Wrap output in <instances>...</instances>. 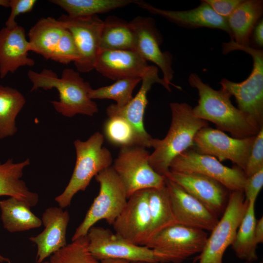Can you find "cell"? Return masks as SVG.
I'll return each instance as SVG.
<instances>
[{
  "label": "cell",
  "instance_id": "5b68a950",
  "mask_svg": "<svg viewBox=\"0 0 263 263\" xmlns=\"http://www.w3.org/2000/svg\"><path fill=\"white\" fill-rule=\"evenodd\" d=\"M94 177L99 184L98 194L76 228L72 241L87 235L90 228L100 220H105L113 225L127 203L126 189L112 166L104 169Z\"/></svg>",
  "mask_w": 263,
  "mask_h": 263
},
{
  "label": "cell",
  "instance_id": "f1b7e54d",
  "mask_svg": "<svg viewBox=\"0 0 263 263\" xmlns=\"http://www.w3.org/2000/svg\"><path fill=\"white\" fill-rule=\"evenodd\" d=\"M255 202H248L245 214L237 231L231 244L236 256L245 262L253 263L258 259L257 245L255 237L256 219L255 213Z\"/></svg>",
  "mask_w": 263,
  "mask_h": 263
},
{
  "label": "cell",
  "instance_id": "5bb4252c",
  "mask_svg": "<svg viewBox=\"0 0 263 263\" xmlns=\"http://www.w3.org/2000/svg\"><path fill=\"white\" fill-rule=\"evenodd\" d=\"M58 19L71 33L77 47L79 58L74 63L77 71L88 73L94 69L103 21L97 15L71 17L63 14Z\"/></svg>",
  "mask_w": 263,
  "mask_h": 263
},
{
  "label": "cell",
  "instance_id": "9c48e42d",
  "mask_svg": "<svg viewBox=\"0 0 263 263\" xmlns=\"http://www.w3.org/2000/svg\"><path fill=\"white\" fill-rule=\"evenodd\" d=\"M230 192L222 217L211 231L203 250L197 257L199 263H223L225 252L235 239L248 202L245 200L243 191Z\"/></svg>",
  "mask_w": 263,
  "mask_h": 263
},
{
  "label": "cell",
  "instance_id": "9a60e30c",
  "mask_svg": "<svg viewBox=\"0 0 263 263\" xmlns=\"http://www.w3.org/2000/svg\"><path fill=\"white\" fill-rule=\"evenodd\" d=\"M150 217L148 189L132 194L113 224L115 233L130 242L145 245L148 237Z\"/></svg>",
  "mask_w": 263,
  "mask_h": 263
},
{
  "label": "cell",
  "instance_id": "7c38bea8",
  "mask_svg": "<svg viewBox=\"0 0 263 263\" xmlns=\"http://www.w3.org/2000/svg\"><path fill=\"white\" fill-rule=\"evenodd\" d=\"M255 136L235 138L207 126L196 133L193 148L200 153L215 157L220 162L230 160L244 170Z\"/></svg>",
  "mask_w": 263,
  "mask_h": 263
},
{
  "label": "cell",
  "instance_id": "836d02e7",
  "mask_svg": "<svg viewBox=\"0 0 263 263\" xmlns=\"http://www.w3.org/2000/svg\"><path fill=\"white\" fill-rule=\"evenodd\" d=\"M107 139L121 147L138 145L136 135L132 125L120 116L109 117L104 127Z\"/></svg>",
  "mask_w": 263,
  "mask_h": 263
},
{
  "label": "cell",
  "instance_id": "d590c367",
  "mask_svg": "<svg viewBox=\"0 0 263 263\" xmlns=\"http://www.w3.org/2000/svg\"><path fill=\"white\" fill-rule=\"evenodd\" d=\"M262 169H263V128L255 136L244 171L246 177H248Z\"/></svg>",
  "mask_w": 263,
  "mask_h": 263
},
{
  "label": "cell",
  "instance_id": "30bf717a",
  "mask_svg": "<svg viewBox=\"0 0 263 263\" xmlns=\"http://www.w3.org/2000/svg\"><path fill=\"white\" fill-rule=\"evenodd\" d=\"M87 236L88 250L98 261L112 259L130 263H161L152 249L135 244L109 229L94 225L90 228Z\"/></svg>",
  "mask_w": 263,
  "mask_h": 263
},
{
  "label": "cell",
  "instance_id": "f546056e",
  "mask_svg": "<svg viewBox=\"0 0 263 263\" xmlns=\"http://www.w3.org/2000/svg\"><path fill=\"white\" fill-rule=\"evenodd\" d=\"M25 102L24 96L18 90L0 85V139L17 132L16 118Z\"/></svg>",
  "mask_w": 263,
  "mask_h": 263
},
{
  "label": "cell",
  "instance_id": "f6af8a7d",
  "mask_svg": "<svg viewBox=\"0 0 263 263\" xmlns=\"http://www.w3.org/2000/svg\"><path fill=\"white\" fill-rule=\"evenodd\" d=\"M144 263V262H131V263Z\"/></svg>",
  "mask_w": 263,
  "mask_h": 263
},
{
  "label": "cell",
  "instance_id": "4316f807",
  "mask_svg": "<svg viewBox=\"0 0 263 263\" xmlns=\"http://www.w3.org/2000/svg\"><path fill=\"white\" fill-rule=\"evenodd\" d=\"M135 33L131 22L114 16L108 17L103 21L100 51L135 50Z\"/></svg>",
  "mask_w": 263,
  "mask_h": 263
},
{
  "label": "cell",
  "instance_id": "277c9868",
  "mask_svg": "<svg viewBox=\"0 0 263 263\" xmlns=\"http://www.w3.org/2000/svg\"><path fill=\"white\" fill-rule=\"evenodd\" d=\"M104 141V135L98 132L86 141H75L76 161L73 174L63 192L55 198L60 207L69 206L74 195L84 191L94 177L112 166V155L107 148L102 147Z\"/></svg>",
  "mask_w": 263,
  "mask_h": 263
},
{
  "label": "cell",
  "instance_id": "ab89813d",
  "mask_svg": "<svg viewBox=\"0 0 263 263\" xmlns=\"http://www.w3.org/2000/svg\"><path fill=\"white\" fill-rule=\"evenodd\" d=\"M253 40L259 47L263 46V20H260L253 31Z\"/></svg>",
  "mask_w": 263,
  "mask_h": 263
},
{
  "label": "cell",
  "instance_id": "52a82bcc",
  "mask_svg": "<svg viewBox=\"0 0 263 263\" xmlns=\"http://www.w3.org/2000/svg\"><path fill=\"white\" fill-rule=\"evenodd\" d=\"M207 237L205 230L176 224L160 231L144 246L155 252L161 263H181L200 253Z\"/></svg>",
  "mask_w": 263,
  "mask_h": 263
},
{
  "label": "cell",
  "instance_id": "ee69618b",
  "mask_svg": "<svg viewBox=\"0 0 263 263\" xmlns=\"http://www.w3.org/2000/svg\"><path fill=\"white\" fill-rule=\"evenodd\" d=\"M11 263V261L9 259L0 255V263Z\"/></svg>",
  "mask_w": 263,
  "mask_h": 263
},
{
  "label": "cell",
  "instance_id": "2e32d148",
  "mask_svg": "<svg viewBox=\"0 0 263 263\" xmlns=\"http://www.w3.org/2000/svg\"><path fill=\"white\" fill-rule=\"evenodd\" d=\"M165 177L179 185L218 217L223 213L229 190L220 183L202 174L170 170Z\"/></svg>",
  "mask_w": 263,
  "mask_h": 263
},
{
  "label": "cell",
  "instance_id": "6da1fadb",
  "mask_svg": "<svg viewBox=\"0 0 263 263\" xmlns=\"http://www.w3.org/2000/svg\"><path fill=\"white\" fill-rule=\"evenodd\" d=\"M188 82L198 91V104L192 110L199 118L212 122L217 129L238 139L255 136L263 128L249 114L232 104L231 95L225 89H213L195 73L190 74Z\"/></svg>",
  "mask_w": 263,
  "mask_h": 263
},
{
  "label": "cell",
  "instance_id": "3957f363",
  "mask_svg": "<svg viewBox=\"0 0 263 263\" xmlns=\"http://www.w3.org/2000/svg\"><path fill=\"white\" fill-rule=\"evenodd\" d=\"M169 106L171 113L169 129L163 139L156 138L153 151L149 158L152 168L164 176L169 171L171 161L193 147L197 132L208 126L207 121L195 115L192 108L188 103L172 102Z\"/></svg>",
  "mask_w": 263,
  "mask_h": 263
},
{
  "label": "cell",
  "instance_id": "b9f144b4",
  "mask_svg": "<svg viewBox=\"0 0 263 263\" xmlns=\"http://www.w3.org/2000/svg\"><path fill=\"white\" fill-rule=\"evenodd\" d=\"M99 263H130L129 262L120 259H105L101 260Z\"/></svg>",
  "mask_w": 263,
  "mask_h": 263
},
{
  "label": "cell",
  "instance_id": "ffe728a7",
  "mask_svg": "<svg viewBox=\"0 0 263 263\" xmlns=\"http://www.w3.org/2000/svg\"><path fill=\"white\" fill-rule=\"evenodd\" d=\"M149 66L135 50H102L98 54L94 69L105 77L116 81L141 78Z\"/></svg>",
  "mask_w": 263,
  "mask_h": 263
},
{
  "label": "cell",
  "instance_id": "8d00e7d4",
  "mask_svg": "<svg viewBox=\"0 0 263 263\" xmlns=\"http://www.w3.org/2000/svg\"><path fill=\"white\" fill-rule=\"evenodd\" d=\"M37 2L36 0H9V7L11 8V12L5 22V27L12 29L18 26L15 20L16 17L21 14L31 12Z\"/></svg>",
  "mask_w": 263,
  "mask_h": 263
},
{
  "label": "cell",
  "instance_id": "603a6c76",
  "mask_svg": "<svg viewBox=\"0 0 263 263\" xmlns=\"http://www.w3.org/2000/svg\"><path fill=\"white\" fill-rule=\"evenodd\" d=\"M263 12V0H243L227 18L226 21L231 34L230 40L235 44L241 47L250 46L253 31Z\"/></svg>",
  "mask_w": 263,
  "mask_h": 263
},
{
  "label": "cell",
  "instance_id": "cb8c5ba5",
  "mask_svg": "<svg viewBox=\"0 0 263 263\" xmlns=\"http://www.w3.org/2000/svg\"><path fill=\"white\" fill-rule=\"evenodd\" d=\"M29 159L15 163L13 159L0 162V196H8L21 200L30 207L38 202V193L30 191L21 179L23 170L30 165Z\"/></svg>",
  "mask_w": 263,
  "mask_h": 263
},
{
  "label": "cell",
  "instance_id": "7a4b0ae2",
  "mask_svg": "<svg viewBox=\"0 0 263 263\" xmlns=\"http://www.w3.org/2000/svg\"><path fill=\"white\" fill-rule=\"evenodd\" d=\"M27 76L32 83L31 91L39 88L57 90L59 100L51 103L56 111L63 116L71 117L81 114L92 116L98 112L97 105L89 96L92 89L90 83L77 71L66 68L59 78L51 70L44 69L40 72L29 70Z\"/></svg>",
  "mask_w": 263,
  "mask_h": 263
},
{
  "label": "cell",
  "instance_id": "83f0119b",
  "mask_svg": "<svg viewBox=\"0 0 263 263\" xmlns=\"http://www.w3.org/2000/svg\"><path fill=\"white\" fill-rule=\"evenodd\" d=\"M148 204L150 225L147 242L163 229L178 224L165 185L161 188L148 189Z\"/></svg>",
  "mask_w": 263,
  "mask_h": 263
},
{
  "label": "cell",
  "instance_id": "bcb514c9",
  "mask_svg": "<svg viewBox=\"0 0 263 263\" xmlns=\"http://www.w3.org/2000/svg\"><path fill=\"white\" fill-rule=\"evenodd\" d=\"M49 263V262H44H44H43L42 263Z\"/></svg>",
  "mask_w": 263,
  "mask_h": 263
},
{
  "label": "cell",
  "instance_id": "f35d334b",
  "mask_svg": "<svg viewBox=\"0 0 263 263\" xmlns=\"http://www.w3.org/2000/svg\"><path fill=\"white\" fill-rule=\"evenodd\" d=\"M243 0H205L219 16L227 19Z\"/></svg>",
  "mask_w": 263,
  "mask_h": 263
},
{
  "label": "cell",
  "instance_id": "e0dca14e",
  "mask_svg": "<svg viewBox=\"0 0 263 263\" xmlns=\"http://www.w3.org/2000/svg\"><path fill=\"white\" fill-rule=\"evenodd\" d=\"M131 23L135 33V50L146 61L154 63L160 69L162 78L168 85L181 89L171 83L174 73L172 68V56L169 52L161 51L162 38L154 20L150 17L138 16Z\"/></svg>",
  "mask_w": 263,
  "mask_h": 263
},
{
  "label": "cell",
  "instance_id": "c3c4849f",
  "mask_svg": "<svg viewBox=\"0 0 263 263\" xmlns=\"http://www.w3.org/2000/svg\"></svg>",
  "mask_w": 263,
  "mask_h": 263
},
{
  "label": "cell",
  "instance_id": "60d3db41",
  "mask_svg": "<svg viewBox=\"0 0 263 263\" xmlns=\"http://www.w3.org/2000/svg\"><path fill=\"white\" fill-rule=\"evenodd\" d=\"M255 237L257 244L263 242V217L256 221L255 227Z\"/></svg>",
  "mask_w": 263,
  "mask_h": 263
},
{
  "label": "cell",
  "instance_id": "484cf974",
  "mask_svg": "<svg viewBox=\"0 0 263 263\" xmlns=\"http://www.w3.org/2000/svg\"><path fill=\"white\" fill-rule=\"evenodd\" d=\"M30 207L24 201L12 197L0 201V219L4 229L13 233L39 227L41 219Z\"/></svg>",
  "mask_w": 263,
  "mask_h": 263
},
{
  "label": "cell",
  "instance_id": "7dc6e473",
  "mask_svg": "<svg viewBox=\"0 0 263 263\" xmlns=\"http://www.w3.org/2000/svg\"><path fill=\"white\" fill-rule=\"evenodd\" d=\"M242 263H250V262H245Z\"/></svg>",
  "mask_w": 263,
  "mask_h": 263
},
{
  "label": "cell",
  "instance_id": "1f68e13d",
  "mask_svg": "<svg viewBox=\"0 0 263 263\" xmlns=\"http://www.w3.org/2000/svg\"><path fill=\"white\" fill-rule=\"evenodd\" d=\"M141 81L140 78H129L117 80L112 85L96 89H92L89 96L92 99H110L115 101L119 107L128 104L133 98L134 88Z\"/></svg>",
  "mask_w": 263,
  "mask_h": 263
},
{
  "label": "cell",
  "instance_id": "74e56055",
  "mask_svg": "<svg viewBox=\"0 0 263 263\" xmlns=\"http://www.w3.org/2000/svg\"><path fill=\"white\" fill-rule=\"evenodd\" d=\"M263 186V169L246 177L243 192L247 202H255Z\"/></svg>",
  "mask_w": 263,
  "mask_h": 263
},
{
  "label": "cell",
  "instance_id": "d6986e66",
  "mask_svg": "<svg viewBox=\"0 0 263 263\" xmlns=\"http://www.w3.org/2000/svg\"><path fill=\"white\" fill-rule=\"evenodd\" d=\"M63 209L59 207L47 208L41 218L44 230L37 236L29 238L37 245V263L44 262L67 244L66 235L70 215Z\"/></svg>",
  "mask_w": 263,
  "mask_h": 263
},
{
  "label": "cell",
  "instance_id": "44dd1931",
  "mask_svg": "<svg viewBox=\"0 0 263 263\" xmlns=\"http://www.w3.org/2000/svg\"><path fill=\"white\" fill-rule=\"evenodd\" d=\"M135 3L150 13L161 16L178 26L191 29H218L226 32L231 38L226 19L217 14L205 0H202L197 7L184 11L161 9L141 0H137Z\"/></svg>",
  "mask_w": 263,
  "mask_h": 263
},
{
  "label": "cell",
  "instance_id": "4fadbf2b",
  "mask_svg": "<svg viewBox=\"0 0 263 263\" xmlns=\"http://www.w3.org/2000/svg\"><path fill=\"white\" fill-rule=\"evenodd\" d=\"M141 81L140 90L128 104L122 107L112 104L107 107L106 113L109 117L120 116L128 121L135 131L138 146L153 148L155 138L146 132L144 125V115L148 103L147 93L155 83L161 84L169 92L171 89L163 78L159 77L158 67L154 65H149Z\"/></svg>",
  "mask_w": 263,
  "mask_h": 263
},
{
  "label": "cell",
  "instance_id": "d6a6232c",
  "mask_svg": "<svg viewBox=\"0 0 263 263\" xmlns=\"http://www.w3.org/2000/svg\"><path fill=\"white\" fill-rule=\"evenodd\" d=\"M49 263H99L88 250L87 235L81 237L51 256Z\"/></svg>",
  "mask_w": 263,
  "mask_h": 263
},
{
  "label": "cell",
  "instance_id": "d4e9b609",
  "mask_svg": "<svg viewBox=\"0 0 263 263\" xmlns=\"http://www.w3.org/2000/svg\"><path fill=\"white\" fill-rule=\"evenodd\" d=\"M60 20L52 17L42 18L30 29L28 36L30 51L51 59L66 30Z\"/></svg>",
  "mask_w": 263,
  "mask_h": 263
},
{
  "label": "cell",
  "instance_id": "4dcf8cb0",
  "mask_svg": "<svg viewBox=\"0 0 263 263\" xmlns=\"http://www.w3.org/2000/svg\"><path fill=\"white\" fill-rule=\"evenodd\" d=\"M136 0H51L71 17H83L96 15L97 14L109 12L131 3Z\"/></svg>",
  "mask_w": 263,
  "mask_h": 263
},
{
  "label": "cell",
  "instance_id": "ac0fdd59",
  "mask_svg": "<svg viewBox=\"0 0 263 263\" xmlns=\"http://www.w3.org/2000/svg\"><path fill=\"white\" fill-rule=\"evenodd\" d=\"M165 185L178 224L205 231H211L214 228L219 220L218 216L179 185L166 177Z\"/></svg>",
  "mask_w": 263,
  "mask_h": 263
},
{
  "label": "cell",
  "instance_id": "8fae6325",
  "mask_svg": "<svg viewBox=\"0 0 263 263\" xmlns=\"http://www.w3.org/2000/svg\"><path fill=\"white\" fill-rule=\"evenodd\" d=\"M169 170L206 176L220 183L230 191H243L246 178L239 167L225 166L215 157L200 153L193 147L176 156L170 163Z\"/></svg>",
  "mask_w": 263,
  "mask_h": 263
},
{
  "label": "cell",
  "instance_id": "8992f818",
  "mask_svg": "<svg viewBox=\"0 0 263 263\" xmlns=\"http://www.w3.org/2000/svg\"><path fill=\"white\" fill-rule=\"evenodd\" d=\"M234 50L244 51L251 56L253 68L251 74L241 82L223 78L220 84L235 97L239 110L249 114L263 127V51L250 46H237L231 40L223 44V53Z\"/></svg>",
  "mask_w": 263,
  "mask_h": 263
},
{
  "label": "cell",
  "instance_id": "e575fe53",
  "mask_svg": "<svg viewBox=\"0 0 263 263\" xmlns=\"http://www.w3.org/2000/svg\"><path fill=\"white\" fill-rule=\"evenodd\" d=\"M79 58L78 52L71 33L67 29L63 32L51 60L63 64L76 62Z\"/></svg>",
  "mask_w": 263,
  "mask_h": 263
},
{
  "label": "cell",
  "instance_id": "7bdbcfd3",
  "mask_svg": "<svg viewBox=\"0 0 263 263\" xmlns=\"http://www.w3.org/2000/svg\"><path fill=\"white\" fill-rule=\"evenodd\" d=\"M9 0H0V6L9 7Z\"/></svg>",
  "mask_w": 263,
  "mask_h": 263
},
{
  "label": "cell",
  "instance_id": "7402d4cb",
  "mask_svg": "<svg viewBox=\"0 0 263 263\" xmlns=\"http://www.w3.org/2000/svg\"><path fill=\"white\" fill-rule=\"evenodd\" d=\"M30 51L24 28L18 25L0 30V77L3 78L9 73H14L19 67L33 66L34 59L28 56Z\"/></svg>",
  "mask_w": 263,
  "mask_h": 263
},
{
  "label": "cell",
  "instance_id": "ba28073f",
  "mask_svg": "<svg viewBox=\"0 0 263 263\" xmlns=\"http://www.w3.org/2000/svg\"><path fill=\"white\" fill-rule=\"evenodd\" d=\"M150 153L138 145L120 148L112 166L123 184L128 199L135 192L158 188L165 185V176L157 173L150 166Z\"/></svg>",
  "mask_w": 263,
  "mask_h": 263
}]
</instances>
